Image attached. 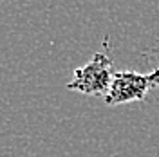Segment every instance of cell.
Listing matches in <instances>:
<instances>
[{
    "instance_id": "cell-1",
    "label": "cell",
    "mask_w": 159,
    "mask_h": 157,
    "mask_svg": "<svg viewBox=\"0 0 159 157\" xmlns=\"http://www.w3.org/2000/svg\"><path fill=\"white\" fill-rule=\"evenodd\" d=\"M114 79L112 58L107 51H98L89 63L74 70L72 79L67 83L69 90H76L85 96H101L109 94V88Z\"/></svg>"
},
{
    "instance_id": "cell-2",
    "label": "cell",
    "mask_w": 159,
    "mask_h": 157,
    "mask_svg": "<svg viewBox=\"0 0 159 157\" xmlns=\"http://www.w3.org/2000/svg\"><path fill=\"white\" fill-rule=\"evenodd\" d=\"M152 88H159V69L150 70L147 74L134 70H121L114 72L109 94L103 99L109 107L130 101H143Z\"/></svg>"
}]
</instances>
